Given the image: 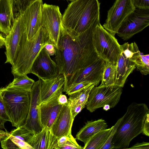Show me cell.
<instances>
[{
    "label": "cell",
    "instance_id": "obj_1",
    "mask_svg": "<svg viewBox=\"0 0 149 149\" xmlns=\"http://www.w3.org/2000/svg\"><path fill=\"white\" fill-rule=\"evenodd\" d=\"M100 22L99 17L79 34L67 30L61 24L54 58L58 74L64 76V84L78 71L100 58L94 49L92 41L93 30Z\"/></svg>",
    "mask_w": 149,
    "mask_h": 149
},
{
    "label": "cell",
    "instance_id": "obj_2",
    "mask_svg": "<svg viewBox=\"0 0 149 149\" xmlns=\"http://www.w3.org/2000/svg\"><path fill=\"white\" fill-rule=\"evenodd\" d=\"M148 113L145 103L133 102L127 107L113 136V149H128L131 141L142 132L144 120Z\"/></svg>",
    "mask_w": 149,
    "mask_h": 149
},
{
    "label": "cell",
    "instance_id": "obj_3",
    "mask_svg": "<svg viewBox=\"0 0 149 149\" xmlns=\"http://www.w3.org/2000/svg\"><path fill=\"white\" fill-rule=\"evenodd\" d=\"M98 0H75L71 2L62 16V24L67 30L79 34L100 17Z\"/></svg>",
    "mask_w": 149,
    "mask_h": 149
},
{
    "label": "cell",
    "instance_id": "obj_4",
    "mask_svg": "<svg viewBox=\"0 0 149 149\" xmlns=\"http://www.w3.org/2000/svg\"><path fill=\"white\" fill-rule=\"evenodd\" d=\"M49 42L48 34L43 26L30 40H27L25 32L20 42L16 58L11 65V73L14 77L31 73L35 59L45 45Z\"/></svg>",
    "mask_w": 149,
    "mask_h": 149
},
{
    "label": "cell",
    "instance_id": "obj_5",
    "mask_svg": "<svg viewBox=\"0 0 149 149\" xmlns=\"http://www.w3.org/2000/svg\"><path fill=\"white\" fill-rule=\"evenodd\" d=\"M1 89L5 108L12 126L16 128L23 125L29 112L30 92L13 88Z\"/></svg>",
    "mask_w": 149,
    "mask_h": 149
},
{
    "label": "cell",
    "instance_id": "obj_6",
    "mask_svg": "<svg viewBox=\"0 0 149 149\" xmlns=\"http://www.w3.org/2000/svg\"><path fill=\"white\" fill-rule=\"evenodd\" d=\"M92 41L94 49L101 58L106 62L116 64L122 52L121 45L100 22L93 30Z\"/></svg>",
    "mask_w": 149,
    "mask_h": 149
},
{
    "label": "cell",
    "instance_id": "obj_7",
    "mask_svg": "<svg viewBox=\"0 0 149 149\" xmlns=\"http://www.w3.org/2000/svg\"><path fill=\"white\" fill-rule=\"evenodd\" d=\"M122 91V87L115 85L94 86L89 94L87 109L91 113L106 104L114 108L119 102Z\"/></svg>",
    "mask_w": 149,
    "mask_h": 149
},
{
    "label": "cell",
    "instance_id": "obj_8",
    "mask_svg": "<svg viewBox=\"0 0 149 149\" xmlns=\"http://www.w3.org/2000/svg\"><path fill=\"white\" fill-rule=\"evenodd\" d=\"M149 25V9L136 8L124 20L117 33L127 40L143 30Z\"/></svg>",
    "mask_w": 149,
    "mask_h": 149
},
{
    "label": "cell",
    "instance_id": "obj_9",
    "mask_svg": "<svg viewBox=\"0 0 149 149\" xmlns=\"http://www.w3.org/2000/svg\"><path fill=\"white\" fill-rule=\"evenodd\" d=\"M136 8L132 0H116L108 11L103 27L115 36L125 19Z\"/></svg>",
    "mask_w": 149,
    "mask_h": 149
},
{
    "label": "cell",
    "instance_id": "obj_10",
    "mask_svg": "<svg viewBox=\"0 0 149 149\" xmlns=\"http://www.w3.org/2000/svg\"><path fill=\"white\" fill-rule=\"evenodd\" d=\"M62 15L57 6L43 4L42 11V26L47 31L50 42L58 48Z\"/></svg>",
    "mask_w": 149,
    "mask_h": 149
},
{
    "label": "cell",
    "instance_id": "obj_11",
    "mask_svg": "<svg viewBox=\"0 0 149 149\" xmlns=\"http://www.w3.org/2000/svg\"><path fill=\"white\" fill-rule=\"evenodd\" d=\"M25 32L22 14L20 13L13 22L9 33L5 38V54L6 57L5 63L12 65L18 53L22 37Z\"/></svg>",
    "mask_w": 149,
    "mask_h": 149
},
{
    "label": "cell",
    "instance_id": "obj_12",
    "mask_svg": "<svg viewBox=\"0 0 149 149\" xmlns=\"http://www.w3.org/2000/svg\"><path fill=\"white\" fill-rule=\"evenodd\" d=\"M105 61L100 58L91 64L77 72L71 77L63 86V92H65L71 85L87 81L97 86L101 81Z\"/></svg>",
    "mask_w": 149,
    "mask_h": 149
},
{
    "label": "cell",
    "instance_id": "obj_13",
    "mask_svg": "<svg viewBox=\"0 0 149 149\" xmlns=\"http://www.w3.org/2000/svg\"><path fill=\"white\" fill-rule=\"evenodd\" d=\"M41 80L34 83L30 92V105L26 120L23 125L34 134L40 132L43 128L40 120L39 105L40 102V87Z\"/></svg>",
    "mask_w": 149,
    "mask_h": 149
},
{
    "label": "cell",
    "instance_id": "obj_14",
    "mask_svg": "<svg viewBox=\"0 0 149 149\" xmlns=\"http://www.w3.org/2000/svg\"><path fill=\"white\" fill-rule=\"evenodd\" d=\"M42 0H37L24 11L23 19L28 40L31 39L42 26Z\"/></svg>",
    "mask_w": 149,
    "mask_h": 149
},
{
    "label": "cell",
    "instance_id": "obj_15",
    "mask_svg": "<svg viewBox=\"0 0 149 149\" xmlns=\"http://www.w3.org/2000/svg\"><path fill=\"white\" fill-rule=\"evenodd\" d=\"M31 73L41 79L50 78L58 74L56 63L47 54L44 47L34 61L32 67Z\"/></svg>",
    "mask_w": 149,
    "mask_h": 149
},
{
    "label": "cell",
    "instance_id": "obj_16",
    "mask_svg": "<svg viewBox=\"0 0 149 149\" xmlns=\"http://www.w3.org/2000/svg\"><path fill=\"white\" fill-rule=\"evenodd\" d=\"M63 89V87L60 88L48 100L40 104V120L43 128L50 129L61 110L63 105L59 104L58 98Z\"/></svg>",
    "mask_w": 149,
    "mask_h": 149
},
{
    "label": "cell",
    "instance_id": "obj_17",
    "mask_svg": "<svg viewBox=\"0 0 149 149\" xmlns=\"http://www.w3.org/2000/svg\"><path fill=\"white\" fill-rule=\"evenodd\" d=\"M72 115L70 102L63 105L50 128L52 133L58 138L72 134L74 120Z\"/></svg>",
    "mask_w": 149,
    "mask_h": 149
},
{
    "label": "cell",
    "instance_id": "obj_18",
    "mask_svg": "<svg viewBox=\"0 0 149 149\" xmlns=\"http://www.w3.org/2000/svg\"><path fill=\"white\" fill-rule=\"evenodd\" d=\"M20 13L16 8V0H0V31L7 35Z\"/></svg>",
    "mask_w": 149,
    "mask_h": 149
},
{
    "label": "cell",
    "instance_id": "obj_19",
    "mask_svg": "<svg viewBox=\"0 0 149 149\" xmlns=\"http://www.w3.org/2000/svg\"><path fill=\"white\" fill-rule=\"evenodd\" d=\"M58 138L46 127L39 132L34 134L28 143L33 149H59Z\"/></svg>",
    "mask_w": 149,
    "mask_h": 149
},
{
    "label": "cell",
    "instance_id": "obj_20",
    "mask_svg": "<svg viewBox=\"0 0 149 149\" xmlns=\"http://www.w3.org/2000/svg\"><path fill=\"white\" fill-rule=\"evenodd\" d=\"M41 80L40 87V102L50 98L60 88L63 87L65 78L62 74H58L52 78Z\"/></svg>",
    "mask_w": 149,
    "mask_h": 149
},
{
    "label": "cell",
    "instance_id": "obj_21",
    "mask_svg": "<svg viewBox=\"0 0 149 149\" xmlns=\"http://www.w3.org/2000/svg\"><path fill=\"white\" fill-rule=\"evenodd\" d=\"M136 68L134 63L122 52L116 64L114 85L123 87L127 77Z\"/></svg>",
    "mask_w": 149,
    "mask_h": 149
},
{
    "label": "cell",
    "instance_id": "obj_22",
    "mask_svg": "<svg viewBox=\"0 0 149 149\" xmlns=\"http://www.w3.org/2000/svg\"><path fill=\"white\" fill-rule=\"evenodd\" d=\"M107 123L102 119L87 121L77 133L75 139L85 144L95 134L101 130L107 129Z\"/></svg>",
    "mask_w": 149,
    "mask_h": 149
},
{
    "label": "cell",
    "instance_id": "obj_23",
    "mask_svg": "<svg viewBox=\"0 0 149 149\" xmlns=\"http://www.w3.org/2000/svg\"><path fill=\"white\" fill-rule=\"evenodd\" d=\"M113 126L111 127L101 130L92 136L84 144L83 149H100L111 133Z\"/></svg>",
    "mask_w": 149,
    "mask_h": 149
},
{
    "label": "cell",
    "instance_id": "obj_24",
    "mask_svg": "<svg viewBox=\"0 0 149 149\" xmlns=\"http://www.w3.org/2000/svg\"><path fill=\"white\" fill-rule=\"evenodd\" d=\"M135 65L136 70L143 75L149 73V55H144L139 50L138 47L132 57L130 59Z\"/></svg>",
    "mask_w": 149,
    "mask_h": 149
},
{
    "label": "cell",
    "instance_id": "obj_25",
    "mask_svg": "<svg viewBox=\"0 0 149 149\" xmlns=\"http://www.w3.org/2000/svg\"><path fill=\"white\" fill-rule=\"evenodd\" d=\"M94 86V84H93L86 89L69 95L68 100L70 104L71 107L81 105L85 107L87 103L90 92Z\"/></svg>",
    "mask_w": 149,
    "mask_h": 149
},
{
    "label": "cell",
    "instance_id": "obj_26",
    "mask_svg": "<svg viewBox=\"0 0 149 149\" xmlns=\"http://www.w3.org/2000/svg\"><path fill=\"white\" fill-rule=\"evenodd\" d=\"M35 82L27 75L20 76L15 77L13 81L5 87L13 88L30 92Z\"/></svg>",
    "mask_w": 149,
    "mask_h": 149
},
{
    "label": "cell",
    "instance_id": "obj_27",
    "mask_svg": "<svg viewBox=\"0 0 149 149\" xmlns=\"http://www.w3.org/2000/svg\"><path fill=\"white\" fill-rule=\"evenodd\" d=\"M116 71V64L106 62L100 86L114 85Z\"/></svg>",
    "mask_w": 149,
    "mask_h": 149
},
{
    "label": "cell",
    "instance_id": "obj_28",
    "mask_svg": "<svg viewBox=\"0 0 149 149\" xmlns=\"http://www.w3.org/2000/svg\"><path fill=\"white\" fill-rule=\"evenodd\" d=\"M9 134L27 143L34 134V133L27 129L23 125L12 130L9 132Z\"/></svg>",
    "mask_w": 149,
    "mask_h": 149
},
{
    "label": "cell",
    "instance_id": "obj_29",
    "mask_svg": "<svg viewBox=\"0 0 149 149\" xmlns=\"http://www.w3.org/2000/svg\"><path fill=\"white\" fill-rule=\"evenodd\" d=\"M93 84L87 81H83L70 85L65 92L66 94L70 95L86 89Z\"/></svg>",
    "mask_w": 149,
    "mask_h": 149
},
{
    "label": "cell",
    "instance_id": "obj_30",
    "mask_svg": "<svg viewBox=\"0 0 149 149\" xmlns=\"http://www.w3.org/2000/svg\"><path fill=\"white\" fill-rule=\"evenodd\" d=\"M1 88H0V129H6L4 124L7 121L10 120L6 113L2 95Z\"/></svg>",
    "mask_w": 149,
    "mask_h": 149
},
{
    "label": "cell",
    "instance_id": "obj_31",
    "mask_svg": "<svg viewBox=\"0 0 149 149\" xmlns=\"http://www.w3.org/2000/svg\"><path fill=\"white\" fill-rule=\"evenodd\" d=\"M83 147L78 144L71 134L68 136L65 143L61 149H83Z\"/></svg>",
    "mask_w": 149,
    "mask_h": 149
},
{
    "label": "cell",
    "instance_id": "obj_32",
    "mask_svg": "<svg viewBox=\"0 0 149 149\" xmlns=\"http://www.w3.org/2000/svg\"><path fill=\"white\" fill-rule=\"evenodd\" d=\"M122 119V117L119 119L115 125H113V127L111 133L106 142L101 147L100 149H113V146L112 144V141L113 139V136Z\"/></svg>",
    "mask_w": 149,
    "mask_h": 149
},
{
    "label": "cell",
    "instance_id": "obj_33",
    "mask_svg": "<svg viewBox=\"0 0 149 149\" xmlns=\"http://www.w3.org/2000/svg\"><path fill=\"white\" fill-rule=\"evenodd\" d=\"M37 0H16V8L18 12L23 13L26 9Z\"/></svg>",
    "mask_w": 149,
    "mask_h": 149
},
{
    "label": "cell",
    "instance_id": "obj_34",
    "mask_svg": "<svg viewBox=\"0 0 149 149\" xmlns=\"http://www.w3.org/2000/svg\"><path fill=\"white\" fill-rule=\"evenodd\" d=\"M7 136L9 137L12 141L19 149H33L27 143L9 134V132H8Z\"/></svg>",
    "mask_w": 149,
    "mask_h": 149
},
{
    "label": "cell",
    "instance_id": "obj_35",
    "mask_svg": "<svg viewBox=\"0 0 149 149\" xmlns=\"http://www.w3.org/2000/svg\"><path fill=\"white\" fill-rule=\"evenodd\" d=\"M0 142L1 147L3 149H19L8 136L4 137Z\"/></svg>",
    "mask_w": 149,
    "mask_h": 149
},
{
    "label": "cell",
    "instance_id": "obj_36",
    "mask_svg": "<svg viewBox=\"0 0 149 149\" xmlns=\"http://www.w3.org/2000/svg\"><path fill=\"white\" fill-rule=\"evenodd\" d=\"M136 8L149 9V0H132Z\"/></svg>",
    "mask_w": 149,
    "mask_h": 149
},
{
    "label": "cell",
    "instance_id": "obj_37",
    "mask_svg": "<svg viewBox=\"0 0 149 149\" xmlns=\"http://www.w3.org/2000/svg\"><path fill=\"white\" fill-rule=\"evenodd\" d=\"M147 136H149V113H148L145 117L143 125V130L142 132Z\"/></svg>",
    "mask_w": 149,
    "mask_h": 149
},
{
    "label": "cell",
    "instance_id": "obj_38",
    "mask_svg": "<svg viewBox=\"0 0 149 149\" xmlns=\"http://www.w3.org/2000/svg\"><path fill=\"white\" fill-rule=\"evenodd\" d=\"M44 47L46 52L49 56L55 55L56 52L55 48L52 43L49 42Z\"/></svg>",
    "mask_w": 149,
    "mask_h": 149
},
{
    "label": "cell",
    "instance_id": "obj_39",
    "mask_svg": "<svg viewBox=\"0 0 149 149\" xmlns=\"http://www.w3.org/2000/svg\"><path fill=\"white\" fill-rule=\"evenodd\" d=\"M128 149H149V143L148 142H144L137 143L131 147L128 148Z\"/></svg>",
    "mask_w": 149,
    "mask_h": 149
},
{
    "label": "cell",
    "instance_id": "obj_40",
    "mask_svg": "<svg viewBox=\"0 0 149 149\" xmlns=\"http://www.w3.org/2000/svg\"><path fill=\"white\" fill-rule=\"evenodd\" d=\"M58 101L59 104L63 105L66 104L68 102V100L66 96L62 93L59 96L58 98Z\"/></svg>",
    "mask_w": 149,
    "mask_h": 149
},
{
    "label": "cell",
    "instance_id": "obj_41",
    "mask_svg": "<svg viewBox=\"0 0 149 149\" xmlns=\"http://www.w3.org/2000/svg\"><path fill=\"white\" fill-rule=\"evenodd\" d=\"M5 132L0 130V141L4 137L7 136L8 131L5 129Z\"/></svg>",
    "mask_w": 149,
    "mask_h": 149
},
{
    "label": "cell",
    "instance_id": "obj_42",
    "mask_svg": "<svg viewBox=\"0 0 149 149\" xmlns=\"http://www.w3.org/2000/svg\"><path fill=\"white\" fill-rule=\"evenodd\" d=\"M110 106L108 104H106L103 107V109L106 111H107L110 109Z\"/></svg>",
    "mask_w": 149,
    "mask_h": 149
},
{
    "label": "cell",
    "instance_id": "obj_43",
    "mask_svg": "<svg viewBox=\"0 0 149 149\" xmlns=\"http://www.w3.org/2000/svg\"><path fill=\"white\" fill-rule=\"evenodd\" d=\"M4 42L5 38L1 34H0V42Z\"/></svg>",
    "mask_w": 149,
    "mask_h": 149
},
{
    "label": "cell",
    "instance_id": "obj_44",
    "mask_svg": "<svg viewBox=\"0 0 149 149\" xmlns=\"http://www.w3.org/2000/svg\"><path fill=\"white\" fill-rule=\"evenodd\" d=\"M4 46V42H0V48H2Z\"/></svg>",
    "mask_w": 149,
    "mask_h": 149
},
{
    "label": "cell",
    "instance_id": "obj_45",
    "mask_svg": "<svg viewBox=\"0 0 149 149\" xmlns=\"http://www.w3.org/2000/svg\"><path fill=\"white\" fill-rule=\"evenodd\" d=\"M67 1H70L71 2H72V1H75V0H66Z\"/></svg>",
    "mask_w": 149,
    "mask_h": 149
}]
</instances>
